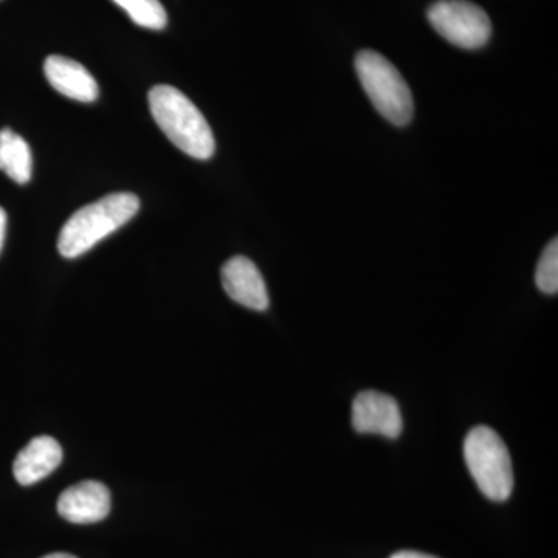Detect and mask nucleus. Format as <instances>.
Returning a JSON list of instances; mask_svg holds the SVG:
<instances>
[{
    "label": "nucleus",
    "instance_id": "1",
    "mask_svg": "<svg viewBox=\"0 0 558 558\" xmlns=\"http://www.w3.org/2000/svg\"><path fill=\"white\" fill-rule=\"evenodd\" d=\"M154 120L172 145L197 160L211 159L215 135L208 121L186 95L175 87L159 84L148 95Z\"/></svg>",
    "mask_w": 558,
    "mask_h": 558
},
{
    "label": "nucleus",
    "instance_id": "2",
    "mask_svg": "<svg viewBox=\"0 0 558 558\" xmlns=\"http://www.w3.org/2000/svg\"><path fill=\"white\" fill-rule=\"evenodd\" d=\"M140 208L135 194L116 193L80 208L64 223L58 250L64 258L73 259L94 248L113 231L130 222Z\"/></svg>",
    "mask_w": 558,
    "mask_h": 558
},
{
    "label": "nucleus",
    "instance_id": "3",
    "mask_svg": "<svg viewBox=\"0 0 558 558\" xmlns=\"http://www.w3.org/2000/svg\"><path fill=\"white\" fill-rule=\"evenodd\" d=\"M355 70L377 112L396 126L409 124L414 113L413 95L399 70L373 50L360 51Z\"/></svg>",
    "mask_w": 558,
    "mask_h": 558
},
{
    "label": "nucleus",
    "instance_id": "4",
    "mask_svg": "<svg viewBox=\"0 0 558 558\" xmlns=\"http://www.w3.org/2000/svg\"><path fill=\"white\" fill-rule=\"evenodd\" d=\"M465 464L484 497L506 501L513 490V469L505 440L495 429L480 425L464 440Z\"/></svg>",
    "mask_w": 558,
    "mask_h": 558
},
{
    "label": "nucleus",
    "instance_id": "5",
    "mask_svg": "<svg viewBox=\"0 0 558 558\" xmlns=\"http://www.w3.org/2000/svg\"><path fill=\"white\" fill-rule=\"evenodd\" d=\"M432 27L453 46L476 50L486 46L492 22L486 11L468 0H439L427 11Z\"/></svg>",
    "mask_w": 558,
    "mask_h": 558
},
{
    "label": "nucleus",
    "instance_id": "6",
    "mask_svg": "<svg viewBox=\"0 0 558 558\" xmlns=\"http://www.w3.org/2000/svg\"><path fill=\"white\" fill-rule=\"evenodd\" d=\"M352 427L362 435L398 439L403 429L399 403L384 392H360L352 403Z\"/></svg>",
    "mask_w": 558,
    "mask_h": 558
},
{
    "label": "nucleus",
    "instance_id": "7",
    "mask_svg": "<svg viewBox=\"0 0 558 558\" xmlns=\"http://www.w3.org/2000/svg\"><path fill=\"white\" fill-rule=\"evenodd\" d=\"M222 286L227 295L247 310H269V292L256 264L245 256H234L222 267Z\"/></svg>",
    "mask_w": 558,
    "mask_h": 558
},
{
    "label": "nucleus",
    "instance_id": "8",
    "mask_svg": "<svg viewBox=\"0 0 558 558\" xmlns=\"http://www.w3.org/2000/svg\"><path fill=\"white\" fill-rule=\"evenodd\" d=\"M109 512V488L98 481H83L65 488L58 499V513L69 523H98L105 520Z\"/></svg>",
    "mask_w": 558,
    "mask_h": 558
},
{
    "label": "nucleus",
    "instance_id": "9",
    "mask_svg": "<svg viewBox=\"0 0 558 558\" xmlns=\"http://www.w3.org/2000/svg\"><path fill=\"white\" fill-rule=\"evenodd\" d=\"M44 73L50 86L70 100L92 102L100 95L97 81L90 75L89 70L70 58L58 54L47 58L44 62Z\"/></svg>",
    "mask_w": 558,
    "mask_h": 558
},
{
    "label": "nucleus",
    "instance_id": "10",
    "mask_svg": "<svg viewBox=\"0 0 558 558\" xmlns=\"http://www.w3.org/2000/svg\"><path fill=\"white\" fill-rule=\"evenodd\" d=\"M62 449L57 439L50 436H38L32 439L14 459V478L21 486H32L47 478L50 473L60 468Z\"/></svg>",
    "mask_w": 558,
    "mask_h": 558
},
{
    "label": "nucleus",
    "instance_id": "11",
    "mask_svg": "<svg viewBox=\"0 0 558 558\" xmlns=\"http://www.w3.org/2000/svg\"><path fill=\"white\" fill-rule=\"evenodd\" d=\"M0 171L20 185L31 182L33 171L32 149L20 134L0 131Z\"/></svg>",
    "mask_w": 558,
    "mask_h": 558
},
{
    "label": "nucleus",
    "instance_id": "12",
    "mask_svg": "<svg viewBox=\"0 0 558 558\" xmlns=\"http://www.w3.org/2000/svg\"><path fill=\"white\" fill-rule=\"evenodd\" d=\"M126 11L134 24L149 31H163L168 24V14L160 0H112Z\"/></svg>",
    "mask_w": 558,
    "mask_h": 558
},
{
    "label": "nucleus",
    "instance_id": "13",
    "mask_svg": "<svg viewBox=\"0 0 558 558\" xmlns=\"http://www.w3.org/2000/svg\"><path fill=\"white\" fill-rule=\"evenodd\" d=\"M535 284L546 295H556L558 292V241L549 242L543 252L535 270Z\"/></svg>",
    "mask_w": 558,
    "mask_h": 558
},
{
    "label": "nucleus",
    "instance_id": "14",
    "mask_svg": "<svg viewBox=\"0 0 558 558\" xmlns=\"http://www.w3.org/2000/svg\"><path fill=\"white\" fill-rule=\"evenodd\" d=\"M389 558H438L428 556V554L417 553V550H400V553H396L395 556Z\"/></svg>",
    "mask_w": 558,
    "mask_h": 558
},
{
    "label": "nucleus",
    "instance_id": "15",
    "mask_svg": "<svg viewBox=\"0 0 558 558\" xmlns=\"http://www.w3.org/2000/svg\"><path fill=\"white\" fill-rule=\"evenodd\" d=\"M7 233V213L0 207V252H2L3 242H5Z\"/></svg>",
    "mask_w": 558,
    "mask_h": 558
},
{
    "label": "nucleus",
    "instance_id": "16",
    "mask_svg": "<svg viewBox=\"0 0 558 558\" xmlns=\"http://www.w3.org/2000/svg\"><path fill=\"white\" fill-rule=\"evenodd\" d=\"M43 558H76V557L70 556V554H65V553H54V554H49V556H46Z\"/></svg>",
    "mask_w": 558,
    "mask_h": 558
}]
</instances>
